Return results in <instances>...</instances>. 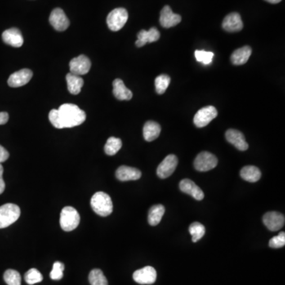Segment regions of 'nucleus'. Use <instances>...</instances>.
<instances>
[{
	"label": "nucleus",
	"instance_id": "obj_7",
	"mask_svg": "<svg viewBox=\"0 0 285 285\" xmlns=\"http://www.w3.org/2000/svg\"><path fill=\"white\" fill-rule=\"evenodd\" d=\"M218 112L215 107L208 105L197 111L193 118V123L197 128L207 126L212 120L217 117Z\"/></svg>",
	"mask_w": 285,
	"mask_h": 285
},
{
	"label": "nucleus",
	"instance_id": "obj_8",
	"mask_svg": "<svg viewBox=\"0 0 285 285\" xmlns=\"http://www.w3.org/2000/svg\"><path fill=\"white\" fill-rule=\"evenodd\" d=\"M179 163V159L175 155H169L164 158V160L158 165L157 168V175L158 178L164 179L174 174Z\"/></svg>",
	"mask_w": 285,
	"mask_h": 285
},
{
	"label": "nucleus",
	"instance_id": "obj_4",
	"mask_svg": "<svg viewBox=\"0 0 285 285\" xmlns=\"http://www.w3.org/2000/svg\"><path fill=\"white\" fill-rule=\"evenodd\" d=\"M79 222L80 216L76 208L68 206L62 209L60 224L63 230L65 232H72L78 227Z\"/></svg>",
	"mask_w": 285,
	"mask_h": 285
},
{
	"label": "nucleus",
	"instance_id": "obj_35",
	"mask_svg": "<svg viewBox=\"0 0 285 285\" xmlns=\"http://www.w3.org/2000/svg\"><path fill=\"white\" fill-rule=\"evenodd\" d=\"M269 247L273 249H278L285 246V233L281 232L278 235L274 236L271 238L269 242Z\"/></svg>",
	"mask_w": 285,
	"mask_h": 285
},
{
	"label": "nucleus",
	"instance_id": "obj_21",
	"mask_svg": "<svg viewBox=\"0 0 285 285\" xmlns=\"http://www.w3.org/2000/svg\"><path fill=\"white\" fill-rule=\"evenodd\" d=\"M113 95L116 99L120 101H129L132 98V93L131 90L125 86L123 81L120 78H117L113 81Z\"/></svg>",
	"mask_w": 285,
	"mask_h": 285
},
{
	"label": "nucleus",
	"instance_id": "obj_12",
	"mask_svg": "<svg viewBox=\"0 0 285 285\" xmlns=\"http://www.w3.org/2000/svg\"><path fill=\"white\" fill-rule=\"evenodd\" d=\"M50 23L55 30L64 31L68 29L70 22L66 16L64 10L60 8L54 9L50 16Z\"/></svg>",
	"mask_w": 285,
	"mask_h": 285
},
{
	"label": "nucleus",
	"instance_id": "obj_2",
	"mask_svg": "<svg viewBox=\"0 0 285 285\" xmlns=\"http://www.w3.org/2000/svg\"><path fill=\"white\" fill-rule=\"evenodd\" d=\"M90 205L95 213L103 217L108 216L113 212V202L111 197L104 192H97L94 194L90 201Z\"/></svg>",
	"mask_w": 285,
	"mask_h": 285
},
{
	"label": "nucleus",
	"instance_id": "obj_37",
	"mask_svg": "<svg viewBox=\"0 0 285 285\" xmlns=\"http://www.w3.org/2000/svg\"><path fill=\"white\" fill-rule=\"evenodd\" d=\"M8 120V113H6V112H0V125L7 123Z\"/></svg>",
	"mask_w": 285,
	"mask_h": 285
},
{
	"label": "nucleus",
	"instance_id": "obj_26",
	"mask_svg": "<svg viewBox=\"0 0 285 285\" xmlns=\"http://www.w3.org/2000/svg\"><path fill=\"white\" fill-rule=\"evenodd\" d=\"M165 213V207L162 205L152 206L148 211V223L152 226L158 225Z\"/></svg>",
	"mask_w": 285,
	"mask_h": 285
},
{
	"label": "nucleus",
	"instance_id": "obj_13",
	"mask_svg": "<svg viewBox=\"0 0 285 285\" xmlns=\"http://www.w3.org/2000/svg\"><path fill=\"white\" fill-rule=\"evenodd\" d=\"M32 77H33V72L27 68H24L13 73L9 77L7 83L10 87H14V88L20 87L27 84L30 81Z\"/></svg>",
	"mask_w": 285,
	"mask_h": 285
},
{
	"label": "nucleus",
	"instance_id": "obj_3",
	"mask_svg": "<svg viewBox=\"0 0 285 285\" xmlns=\"http://www.w3.org/2000/svg\"><path fill=\"white\" fill-rule=\"evenodd\" d=\"M20 207L15 204L8 203L0 207V229L6 228L19 220Z\"/></svg>",
	"mask_w": 285,
	"mask_h": 285
},
{
	"label": "nucleus",
	"instance_id": "obj_36",
	"mask_svg": "<svg viewBox=\"0 0 285 285\" xmlns=\"http://www.w3.org/2000/svg\"><path fill=\"white\" fill-rule=\"evenodd\" d=\"M9 156V152L2 145H0V163L7 160Z\"/></svg>",
	"mask_w": 285,
	"mask_h": 285
},
{
	"label": "nucleus",
	"instance_id": "obj_38",
	"mask_svg": "<svg viewBox=\"0 0 285 285\" xmlns=\"http://www.w3.org/2000/svg\"><path fill=\"white\" fill-rule=\"evenodd\" d=\"M5 187H6V185H5V181L2 178H0V194H2L5 190Z\"/></svg>",
	"mask_w": 285,
	"mask_h": 285
},
{
	"label": "nucleus",
	"instance_id": "obj_25",
	"mask_svg": "<svg viewBox=\"0 0 285 285\" xmlns=\"http://www.w3.org/2000/svg\"><path fill=\"white\" fill-rule=\"evenodd\" d=\"M240 176L243 180L249 182H257L260 180L261 172L257 166H246L241 170Z\"/></svg>",
	"mask_w": 285,
	"mask_h": 285
},
{
	"label": "nucleus",
	"instance_id": "obj_19",
	"mask_svg": "<svg viewBox=\"0 0 285 285\" xmlns=\"http://www.w3.org/2000/svg\"><path fill=\"white\" fill-rule=\"evenodd\" d=\"M137 37L138 39L135 41V45L140 48L144 46L148 42L152 43V42L158 41L160 37V33L156 28L152 27L148 31L142 29L138 33Z\"/></svg>",
	"mask_w": 285,
	"mask_h": 285
},
{
	"label": "nucleus",
	"instance_id": "obj_27",
	"mask_svg": "<svg viewBox=\"0 0 285 285\" xmlns=\"http://www.w3.org/2000/svg\"><path fill=\"white\" fill-rule=\"evenodd\" d=\"M122 147V141L119 138L109 137L107 140L106 144H105V153L108 155H114L117 154V152H119Z\"/></svg>",
	"mask_w": 285,
	"mask_h": 285
},
{
	"label": "nucleus",
	"instance_id": "obj_23",
	"mask_svg": "<svg viewBox=\"0 0 285 285\" xmlns=\"http://www.w3.org/2000/svg\"><path fill=\"white\" fill-rule=\"evenodd\" d=\"M161 126L155 121H149L146 122L143 130V134L146 141L152 142L159 136Z\"/></svg>",
	"mask_w": 285,
	"mask_h": 285
},
{
	"label": "nucleus",
	"instance_id": "obj_29",
	"mask_svg": "<svg viewBox=\"0 0 285 285\" xmlns=\"http://www.w3.org/2000/svg\"><path fill=\"white\" fill-rule=\"evenodd\" d=\"M89 282L91 285H108L106 277L101 269H93L89 274Z\"/></svg>",
	"mask_w": 285,
	"mask_h": 285
},
{
	"label": "nucleus",
	"instance_id": "obj_33",
	"mask_svg": "<svg viewBox=\"0 0 285 285\" xmlns=\"http://www.w3.org/2000/svg\"><path fill=\"white\" fill-rule=\"evenodd\" d=\"M196 60L203 64H210L213 60L214 53L212 52L204 51V50H196Z\"/></svg>",
	"mask_w": 285,
	"mask_h": 285
},
{
	"label": "nucleus",
	"instance_id": "obj_22",
	"mask_svg": "<svg viewBox=\"0 0 285 285\" xmlns=\"http://www.w3.org/2000/svg\"><path fill=\"white\" fill-rule=\"evenodd\" d=\"M251 53H252V50L250 46L240 48L238 50H236L232 54L231 61L234 65H242L248 61Z\"/></svg>",
	"mask_w": 285,
	"mask_h": 285
},
{
	"label": "nucleus",
	"instance_id": "obj_9",
	"mask_svg": "<svg viewBox=\"0 0 285 285\" xmlns=\"http://www.w3.org/2000/svg\"><path fill=\"white\" fill-rule=\"evenodd\" d=\"M70 73L76 76H83L88 73L91 68L90 59L85 55H80L70 61Z\"/></svg>",
	"mask_w": 285,
	"mask_h": 285
},
{
	"label": "nucleus",
	"instance_id": "obj_5",
	"mask_svg": "<svg viewBox=\"0 0 285 285\" xmlns=\"http://www.w3.org/2000/svg\"><path fill=\"white\" fill-rule=\"evenodd\" d=\"M128 19L129 14L125 8L114 9L107 16V25L109 29L117 32L125 26Z\"/></svg>",
	"mask_w": 285,
	"mask_h": 285
},
{
	"label": "nucleus",
	"instance_id": "obj_34",
	"mask_svg": "<svg viewBox=\"0 0 285 285\" xmlns=\"http://www.w3.org/2000/svg\"><path fill=\"white\" fill-rule=\"evenodd\" d=\"M64 265L60 261H55L52 267V270L50 273V277L51 279L55 281L61 280L64 277Z\"/></svg>",
	"mask_w": 285,
	"mask_h": 285
},
{
	"label": "nucleus",
	"instance_id": "obj_30",
	"mask_svg": "<svg viewBox=\"0 0 285 285\" xmlns=\"http://www.w3.org/2000/svg\"><path fill=\"white\" fill-rule=\"evenodd\" d=\"M170 78L167 75H160L155 79L156 92L158 95H163L170 85Z\"/></svg>",
	"mask_w": 285,
	"mask_h": 285
},
{
	"label": "nucleus",
	"instance_id": "obj_6",
	"mask_svg": "<svg viewBox=\"0 0 285 285\" xmlns=\"http://www.w3.org/2000/svg\"><path fill=\"white\" fill-rule=\"evenodd\" d=\"M218 159L215 155L208 152H202L198 154L194 160V167L197 171L206 172L217 166Z\"/></svg>",
	"mask_w": 285,
	"mask_h": 285
},
{
	"label": "nucleus",
	"instance_id": "obj_20",
	"mask_svg": "<svg viewBox=\"0 0 285 285\" xmlns=\"http://www.w3.org/2000/svg\"><path fill=\"white\" fill-rule=\"evenodd\" d=\"M141 171L136 168L127 166H121L116 171V177L121 181L138 180L141 178Z\"/></svg>",
	"mask_w": 285,
	"mask_h": 285
},
{
	"label": "nucleus",
	"instance_id": "obj_16",
	"mask_svg": "<svg viewBox=\"0 0 285 285\" xmlns=\"http://www.w3.org/2000/svg\"><path fill=\"white\" fill-rule=\"evenodd\" d=\"M226 139L230 144H233L238 150L244 152L247 150L249 145L246 143L243 134L240 131L235 130H229L226 131Z\"/></svg>",
	"mask_w": 285,
	"mask_h": 285
},
{
	"label": "nucleus",
	"instance_id": "obj_11",
	"mask_svg": "<svg viewBox=\"0 0 285 285\" xmlns=\"http://www.w3.org/2000/svg\"><path fill=\"white\" fill-rule=\"evenodd\" d=\"M157 273L152 266H146L138 269L133 273V280L140 285H152L156 281Z\"/></svg>",
	"mask_w": 285,
	"mask_h": 285
},
{
	"label": "nucleus",
	"instance_id": "obj_17",
	"mask_svg": "<svg viewBox=\"0 0 285 285\" xmlns=\"http://www.w3.org/2000/svg\"><path fill=\"white\" fill-rule=\"evenodd\" d=\"M179 188L181 192L190 195L197 201H201L205 197L203 191L201 190L200 187L197 186L193 181L189 179H183L182 181H181Z\"/></svg>",
	"mask_w": 285,
	"mask_h": 285
},
{
	"label": "nucleus",
	"instance_id": "obj_28",
	"mask_svg": "<svg viewBox=\"0 0 285 285\" xmlns=\"http://www.w3.org/2000/svg\"><path fill=\"white\" fill-rule=\"evenodd\" d=\"M189 232L192 235L193 242H197L205 235V226L199 222H193V224L189 226Z\"/></svg>",
	"mask_w": 285,
	"mask_h": 285
},
{
	"label": "nucleus",
	"instance_id": "obj_18",
	"mask_svg": "<svg viewBox=\"0 0 285 285\" xmlns=\"http://www.w3.org/2000/svg\"><path fill=\"white\" fill-rule=\"evenodd\" d=\"M2 41H4L6 45L15 48L22 47L24 42L21 31L17 28H11L5 30L2 33Z\"/></svg>",
	"mask_w": 285,
	"mask_h": 285
},
{
	"label": "nucleus",
	"instance_id": "obj_14",
	"mask_svg": "<svg viewBox=\"0 0 285 285\" xmlns=\"http://www.w3.org/2000/svg\"><path fill=\"white\" fill-rule=\"evenodd\" d=\"M223 29L224 30L234 33V32H239L243 28V23L242 19L238 13H231L229 15L224 18L222 24Z\"/></svg>",
	"mask_w": 285,
	"mask_h": 285
},
{
	"label": "nucleus",
	"instance_id": "obj_24",
	"mask_svg": "<svg viewBox=\"0 0 285 285\" xmlns=\"http://www.w3.org/2000/svg\"><path fill=\"white\" fill-rule=\"evenodd\" d=\"M66 80L68 83V91L72 95H78L80 93L82 86L84 84V81L80 76L68 73L66 76Z\"/></svg>",
	"mask_w": 285,
	"mask_h": 285
},
{
	"label": "nucleus",
	"instance_id": "obj_15",
	"mask_svg": "<svg viewBox=\"0 0 285 285\" xmlns=\"http://www.w3.org/2000/svg\"><path fill=\"white\" fill-rule=\"evenodd\" d=\"M181 21V17L173 13L170 6H165L161 10L160 22L161 26L164 28H171L175 26Z\"/></svg>",
	"mask_w": 285,
	"mask_h": 285
},
{
	"label": "nucleus",
	"instance_id": "obj_1",
	"mask_svg": "<svg viewBox=\"0 0 285 285\" xmlns=\"http://www.w3.org/2000/svg\"><path fill=\"white\" fill-rule=\"evenodd\" d=\"M86 113L74 104L67 103L58 109H52L49 114L50 122L59 130L73 128L82 125L86 121Z\"/></svg>",
	"mask_w": 285,
	"mask_h": 285
},
{
	"label": "nucleus",
	"instance_id": "obj_31",
	"mask_svg": "<svg viewBox=\"0 0 285 285\" xmlns=\"http://www.w3.org/2000/svg\"><path fill=\"white\" fill-rule=\"evenodd\" d=\"M3 278L8 285H21L22 284L20 273L14 269H7L4 273Z\"/></svg>",
	"mask_w": 285,
	"mask_h": 285
},
{
	"label": "nucleus",
	"instance_id": "obj_32",
	"mask_svg": "<svg viewBox=\"0 0 285 285\" xmlns=\"http://www.w3.org/2000/svg\"><path fill=\"white\" fill-rule=\"evenodd\" d=\"M25 281L28 285H35L43 281V276L37 269H31L26 273Z\"/></svg>",
	"mask_w": 285,
	"mask_h": 285
},
{
	"label": "nucleus",
	"instance_id": "obj_40",
	"mask_svg": "<svg viewBox=\"0 0 285 285\" xmlns=\"http://www.w3.org/2000/svg\"><path fill=\"white\" fill-rule=\"evenodd\" d=\"M2 175H3V167H2V164L0 163V178H2Z\"/></svg>",
	"mask_w": 285,
	"mask_h": 285
},
{
	"label": "nucleus",
	"instance_id": "obj_39",
	"mask_svg": "<svg viewBox=\"0 0 285 285\" xmlns=\"http://www.w3.org/2000/svg\"><path fill=\"white\" fill-rule=\"evenodd\" d=\"M265 1L268 2H270V3H273V4H276V3L281 2L282 0H265Z\"/></svg>",
	"mask_w": 285,
	"mask_h": 285
},
{
	"label": "nucleus",
	"instance_id": "obj_10",
	"mask_svg": "<svg viewBox=\"0 0 285 285\" xmlns=\"http://www.w3.org/2000/svg\"><path fill=\"white\" fill-rule=\"evenodd\" d=\"M263 223L271 232H277L285 226V215L277 211H269L263 216Z\"/></svg>",
	"mask_w": 285,
	"mask_h": 285
}]
</instances>
